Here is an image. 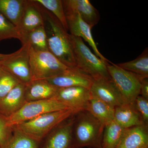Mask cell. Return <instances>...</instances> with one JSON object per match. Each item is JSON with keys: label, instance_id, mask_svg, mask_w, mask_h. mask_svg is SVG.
I'll list each match as a JSON object with an SVG mask.
<instances>
[{"label": "cell", "instance_id": "603a6c76", "mask_svg": "<svg viewBox=\"0 0 148 148\" xmlns=\"http://www.w3.org/2000/svg\"><path fill=\"white\" fill-rule=\"evenodd\" d=\"M40 143L13 126L11 137L0 148H40Z\"/></svg>", "mask_w": 148, "mask_h": 148}, {"label": "cell", "instance_id": "d4e9b609", "mask_svg": "<svg viewBox=\"0 0 148 148\" xmlns=\"http://www.w3.org/2000/svg\"><path fill=\"white\" fill-rule=\"evenodd\" d=\"M122 69L137 74L143 78L148 77V47L137 58L132 61L116 64Z\"/></svg>", "mask_w": 148, "mask_h": 148}, {"label": "cell", "instance_id": "4316f807", "mask_svg": "<svg viewBox=\"0 0 148 148\" xmlns=\"http://www.w3.org/2000/svg\"><path fill=\"white\" fill-rule=\"evenodd\" d=\"M12 38L17 39L20 40V34L17 27L0 12V42Z\"/></svg>", "mask_w": 148, "mask_h": 148}, {"label": "cell", "instance_id": "f546056e", "mask_svg": "<svg viewBox=\"0 0 148 148\" xmlns=\"http://www.w3.org/2000/svg\"><path fill=\"white\" fill-rule=\"evenodd\" d=\"M133 105L145 124L148 125V100L140 95L136 98Z\"/></svg>", "mask_w": 148, "mask_h": 148}, {"label": "cell", "instance_id": "8992f818", "mask_svg": "<svg viewBox=\"0 0 148 148\" xmlns=\"http://www.w3.org/2000/svg\"><path fill=\"white\" fill-rule=\"evenodd\" d=\"M107 68L111 79L125 102L133 105L136 98L140 95L141 82L144 78L122 69L109 60Z\"/></svg>", "mask_w": 148, "mask_h": 148}, {"label": "cell", "instance_id": "83f0119b", "mask_svg": "<svg viewBox=\"0 0 148 148\" xmlns=\"http://www.w3.org/2000/svg\"><path fill=\"white\" fill-rule=\"evenodd\" d=\"M20 83L21 82L5 71L0 78V101Z\"/></svg>", "mask_w": 148, "mask_h": 148}, {"label": "cell", "instance_id": "1f68e13d", "mask_svg": "<svg viewBox=\"0 0 148 148\" xmlns=\"http://www.w3.org/2000/svg\"><path fill=\"white\" fill-rule=\"evenodd\" d=\"M9 56V54H3L0 53V61H3L4 59L6 58Z\"/></svg>", "mask_w": 148, "mask_h": 148}, {"label": "cell", "instance_id": "5b68a950", "mask_svg": "<svg viewBox=\"0 0 148 148\" xmlns=\"http://www.w3.org/2000/svg\"><path fill=\"white\" fill-rule=\"evenodd\" d=\"M28 47L32 81L48 79L69 69L49 51Z\"/></svg>", "mask_w": 148, "mask_h": 148}, {"label": "cell", "instance_id": "6da1fadb", "mask_svg": "<svg viewBox=\"0 0 148 148\" xmlns=\"http://www.w3.org/2000/svg\"><path fill=\"white\" fill-rule=\"evenodd\" d=\"M37 3L43 19L49 51L68 68H76L70 34L51 12Z\"/></svg>", "mask_w": 148, "mask_h": 148}, {"label": "cell", "instance_id": "8fae6325", "mask_svg": "<svg viewBox=\"0 0 148 148\" xmlns=\"http://www.w3.org/2000/svg\"><path fill=\"white\" fill-rule=\"evenodd\" d=\"M75 114L55 127L41 142L40 148H73Z\"/></svg>", "mask_w": 148, "mask_h": 148}, {"label": "cell", "instance_id": "ac0fdd59", "mask_svg": "<svg viewBox=\"0 0 148 148\" xmlns=\"http://www.w3.org/2000/svg\"><path fill=\"white\" fill-rule=\"evenodd\" d=\"M62 1L64 8L77 12L91 28L100 21L99 12L88 0H64Z\"/></svg>", "mask_w": 148, "mask_h": 148}, {"label": "cell", "instance_id": "9a60e30c", "mask_svg": "<svg viewBox=\"0 0 148 148\" xmlns=\"http://www.w3.org/2000/svg\"><path fill=\"white\" fill-rule=\"evenodd\" d=\"M43 25V19L38 5L34 0H27L17 29L19 34L31 32Z\"/></svg>", "mask_w": 148, "mask_h": 148}, {"label": "cell", "instance_id": "3957f363", "mask_svg": "<svg viewBox=\"0 0 148 148\" xmlns=\"http://www.w3.org/2000/svg\"><path fill=\"white\" fill-rule=\"evenodd\" d=\"M76 113L72 109L48 113L14 126L41 143L55 127Z\"/></svg>", "mask_w": 148, "mask_h": 148}, {"label": "cell", "instance_id": "4dcf8cb0", "mask_svg": "<svg viewBox=\"0 0 148 148\" xmlns=\"http://www.w3.org/2000/svg\"><path fill=\"white\" fill-rule=\"evenodd\" d=\"M148 77L144 78L141 82L140 95L148 100Z\"/></svg>", "mask_w": 148, "mask_h": 148}, {"label": "cell", "instance_id": "f1b7e54d", "mask_svg": "<svg viewBox=\"0 0 148 148\" xmlns=\"http://www.w3.org/2000/svg\"><path fill=\"white\" fill-rule=\"evenodd\" d=\"M13 127L9 126L6 117L0 114V147L4 145L11 137Z\"/></svg>", "mask_w": 148, "mask_h": 148}, {"label": "cell", "instance_id": "484cf974", "mask_svg": "<svg viewBox=\"0 0 148 148\" xmlns=\"http://www.w3.org/2000/svg\"><path fill=\"white\" fill-rule=\"evenodd\" d=\"M38 3L51 12L60 21L66 32L69 30L62 0H35Z\"/></svg>", "mask_w": 148, "mask_h": 148}, {"label": "cell", "instance_id": "ba28073f", "mask_svg": "<svg viewBox=\"0 0 148 148\" xmlns=\"http://www.w3.org/2000/svg\"><path fill=\"white\" fill-rule=\"evenodd\" d=\"M28 49L27 45H22L18 50L0 61V66L5 71L24 84L32 81Z\"/></svg>", "mask_w": 148, "mask_h": 148}, {"label": "cell", "instance_id": "44dd1931", "mask_svg": "<svg viewBox=\"0 0 148 148\" xmlns=\"http://www.w3.org/2000/svg\"><path fill=\"white\" fill-rule=\"evenodd\" d=\"M27 0H0V12L16 27L20 22Z\"/></svg>", "mask_w": 148, "mask_h": 148}, {"label": "cell", "instance_id": "5bb4252c", "mask_svg": "<svg viewBox=\"0 0 148 148\" xmlns=\"http://www.w3.org/2000/svg\"><path fill=\"white\" fill-rule=\"evenodd\" d=\"M59 89L47 80H32L25 84V100L31 102L54 98Z\"/></svg>", "mask_w": 148, "mask_h": 148}, {"label": "cell", "instance_id": "9c48e42d", "mask_svg": "<svg viewBox=\"0 0 148 148\" xmlns=\"http://www.w3.org/2000/svg\"><path fill=\"white\" fill-rule=\"evenodd\" d=\"M90 91L92 98L103 101L114 108L127 103L111 78L93 79Z\"/></svg>", "mask_w": 148, "mask_h": 148}, {"label": "cell", "instance_id": "30bf717a", "mask_svg": "<svg viewBox=\"0 0 148 148\" xmlns=\"http://www.w3.org/2000/svg\"><path fill=\"white\" fill-rule=\"evenodd\" d=\"M64 8L69 30L71 32L70 34L84 39L88 43L98 58L105 62L108 61V59L98 50L92 37L91 33L92 28L83 20L77 12L65 8Z\"/></svg>", "mask_w": 148, "mask_h": 148}, {"label": "cell", "instance_id": "7a4b0ae2", "mask_svg": "<svg viewBox=\"0 0 148 148\" xmlns=\"http://www.w3.org/2000/svg\"><path fill=\"white\" fill-rule=\"evenodd\" d=\"M104 126L88 111L75 114L73 148H101Z\"/></svg>", "mask_w": 148, "mask_h": 148}, {"label": "cell", "instance_id": "52a82bcc", "mask_svg": "<svg viewBox=\"0 0 148 148\" xmlns=\"http://www.w3.org/2000/svg\"><path fill=\"white\" fill-rule=\"evenodd\" d=\"M69 109L71 108L55 98L26 102L20 110L6 117L8 124L13 127L48 113Z\"/></svg>", "mask_w": 148, "mask_h": 148}, {"label": "cell", "instance_id": "cb8c5ba5", "mask_svg": "<svg viewBox=\"0 0 148 148\" xmlns=\"http://www.w3.org/2000/svg\"><path fill=\"white\" fill-rule=\"evenodd\" d=\"M125 128L114 121L104 126L101 148H116Z\"/></svg>", "mask_w": 148, "mask_h": 148}, {"label": "cell", "instance_id": "7402d4cb", "mask_svg": "<svg viewBox=\"0 0 148 148\" xmlns=\"http://www.w3.org/2000/svg\"><path fill=\"white\" fill-rule=\"evenodd\" d=\"M20 42L35 50L49 51L45 29L43 25L31 32L20 34Z\"/></svg>", "mask_w": 148, "mask_h": 148}, {"label": "cell", "instance_id": "d6986e66", "mask_svg": "<svg viewBox=\"0 0 148 148\" xmlns=\"http://www.w3.org/2000/svg\"><path fill=\"white\" fill-rule=\"evenodd\" d=\"M114 121L124 128L146 125L133 105L127 103L115 108Z\"/></svg>", "mask_w": 148, "mask_h": 148}, {"label": "cell", "instance_id": "4fadbf2b", "mask_svg": "<svg viewBox=\"0 0 148 148\" xmlns=\"http://www.w3.org/2000/svg\"><path fill=\"white\" fill-rule=\"evenodd\" d=\"M47 80L59 88L81 86L90 89L93 79L77 67L69 68L61 73Z\"/></svg>", "mask_w": 148, "mask_h": 148}, {"label": "cell", "instance_id": "2e32d148", "mask_svg": "<svg viewBox=\"0 0 148 148\" xmlns=\"http://www.w3.org/2000/svg\"><path fill=\"white\" fill-rule=\"evenodd\" d=\"M116 148H148V125L125 128Z\"/></svg>", "mask_w": 148, "mask_h": 148}, {"label": "cell", "instance_id": "ffe728a7", "mask_svg": "<svg viewBox=\"0 0 148 148\" xmlns=\"http://www.w3.org/2000/svg\"><path fill=\"white\" fill-rule=\"evenodd\" d=\"M104 126L113 121L114 108L96 98L91 97L86 110Z\"/></svg>", "mask_w": 148, "mask_h": 148}, {"label": "cell", "instance_id": "d6a6232c", "mask_svg": "<svg viewBox=\"0 0 148 148\" xmlns=\"http://www.w3.org/2000/svg\"><path fill=\"white\" fill-rule=\"evenodd\" d=\"M5 71L0 66V78H1L2 76L3 75L4 73H5Z\"/></svg>", "mask_w": 148, "mask_h": 148}, {"label": "cell", "instance_id": "7c38bea8", "mask_svg": "<svg viewBox=\"0 0 148 148\" xmlns=\"http://www.w3.org/2000/svg\"><path fill=\"white\" fill-rule=\"evenodd\" d=\"M91 98L90 89L81 86H73L59 88L54 98L77 113L86 110Z\"/></svg>", "mask_w": 148, "mask_h": 148}, {"label": "cell", "instance_id": "e0dca14e", "mask_svg": "<svg viewBox=\"0 0 148 148\" xmlns=\"http://www.w3.org/2000/svg\"><path fill=\"white\" fill-rule=\"evenodd\" d=\"M25 84L20 83L0 101V114L8 117L22 108L26 101Z\"/></svg>", "mask_w": 148, "mask_h": 148}, {"label": "cell", "instance_id": "277c9868", "mask_svg": "<svg viewBox=\"0 0 148 148\" xmlns=\"http://www.w3.org/2000/svg\"><path fill=\"white\" fill-rule=\"evenodd\" d=\"M77 67L93 79L111 78L107 68L108 61H103L92 53L79 37L70 34Z\"/></svg>", "mask_w": 148, "mask_h": 148}]
</instances>
